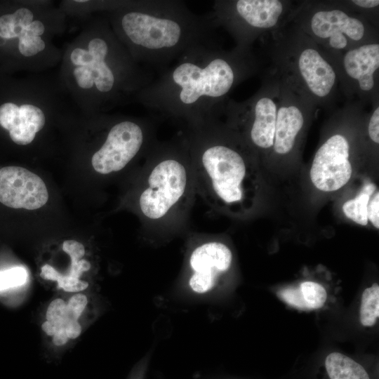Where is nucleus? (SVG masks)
Masks as SVG:
<instances>
[{
    "mask_svg": "<svg viewBox=\"0 0 379 379\" xmlns=\"http://www.w3.org/2000/svg\"><path fill=\"white\" fill-rule=\"evenodd\" d=\"M299 287L308 310L318 309L324 305L327 293L322 285L307 281L302 282Z\"/></svg>",
    "mask_w": 379,
    "mask_h": 379,
    "instance_id": "nucleus-19",
    "label": "nucleus"
},
{
    "mask_svg": "<svg viewBox=\"0 0 379 379\" xmlns=\"http://www.w3.org/2000/svg\"><path fill=\"white\" fill-rule=\"evenodd\" d=\"M69 338L67 335L64 326L59 329L53 335V342L55 345L60 346L67 343Z\"/></svg>",
    "mask_w": 379,
    "mask_h": 379,
    "instance_id": "nucleus-34",
    "label": "nucleus"
},
{
    "mask_svg": "<svg viewBox=\"0 0 379 379\" xmlns=\"http://www.w3.org/2000/svg\"><path fill=\"white\" fill-rule=\"evenodd\" d=\"M347 3L354 6L353 8H359L360 10H371L375 9L379 6L378 0H352L349 1Z\"/></svg>",
    "mask_w": 379,
    "mask_h": 379,
    "instance_id": "nucleus-32",
    "label": "nucleus"
},
{
    "mask_svg": "<svg viewBox=\"0 0 379 379\" xmlns=\"http://www.w3.org/2000/svg\"><path fill=\"white\" fill-rule=\"evenodd\" d=\"M368 220L371 221L373 225L379 228V194L376 192L373 199L369 201L367 207Z\"/></svg>",
    "mask_w": 379,
    "mask_h": 379,
    "instance_id": "nucleus-29",
    "label": "nucleus"
},
{
    "mask_svg": "<svg viewBox=\"0 0 379 379\" xmlns=\"http://www.w3.org/2000/svg\"><path fill=\"white\" fill-rule=\"evenodd\" d=\"M75 1L79 2V3H82V2H86L88 1H86V0H76Z\"/></svg>",
    "mask_w": 379,
    "mask_h": 379,
    "instance_id": "nucleus-36",
    "label": "nucleus"
},
{
    "mask_svg": "<svg viewBox=\"0 0 379 379\" xmlns=\"http://www.w3.org/2000/svg\"><path fill=\"white\" fill-rule=\"evenodd\" d=\"M32 12L20 8L12 14L0 17V37L10 39L18 38L22 31L33 21Z\"/></svg>",
    "mask_w": 379,
    "mask_h": 379,
    "instance_id": "nucleus-15",
    "label": "nucleus"
},
{
    "mask_svg": "<svg viewBox=\"0 0 379 379\" xmlns=\"http://www.w3.org/2000/svg\"><path fill=\"white\" fill-rule=\"evenodd\" d=\"M58 287L67 292H77L86 289L88 284L79 279L61 274L57 281Z\"/></svg>",
    "mask_w": 379,
    "mask_h": 379,
    "instance_id": "nucleus-24",
    "label": "nucleus"
},
{
    "mask_svg": "<svg viewBox=\"0 0 379 379\" xmlns=\"http://www.w3.org/2000/svg\"><path fill=\"white\" fill-rule=\"evenodd\" d=\"M88 51L93 58V62L88 67L92 73L94 84L100 93H109L115 87L114 71L106 62L109 53L108 43L103 39L97 37L88 43Z\"/></svg>",
    "mask_w": 379,
    "mask_h": 379,
    "instance_id": "nucleus-14",
    "label": "nucleus"
},
{
    "mask_svg": "<svg viewBox=\"0 0 379 379\" xmlns=\"http://www.w3.org/2000/svg\"><path fill=\"white\" fill-rule=\"evenodd\" d=\"M373 109L368 123V133L370 139L375 144L379 143V105H373Z\"/></svg>",
    "mask_w": 379,
    "mask_h": 379,
    "instance_id": "nucleus-26",
    "label": "nucleus"
},
{
    "mask_svg": "<svg viewBox=\"0 0 379 379\" xmlns=\"http://www.w3.org/2000/svg\"><path fill=\"white\" fill-rule=\"evenodd\" d=\"M364 13L325 4L302 5L287 20L335 57L363 44L376 42V30Z\"/></svg>",
    "mask_w": 379,
    "mask_h": 379,
    "instance_id": "nucleus-6",
    "label": "nucleus"
},
{
    "mask_svg": "<svg viewBox=\"0 0 379 379\" xmlns=\"http://www.w3.org/2000/svg\"><path fill=\"white\" fill-rule=\"evenodd\" d=\"M44 29L41 21L33 20L22 31L18 37V49L22 55L30 57L44 49L45 42L40 37Z\"/></svg>",
    "mask_w": 379,
    "mask_h": 379,
    "instance_id": "nucleus-17",
    "label": "nucleus"
},
{
    "mask_svg": "<svg viewBox=\"0 0 379 379\" xmlns=\"http://www.w3.org/2000/svg\"><path fill=\"white\" fill-rule=\"evenodd\" d=\"M232 262V253L224 243L205 239L194 246L189 255V267L192 274L190 288L198 293H204L214 287L220 277L227 272Z\"/></svg>",
    "mask_w": 379,
    "mask_h": 379,
    "instance_id": "nucleus-11",
    "label": "nucleus"
},
{
    "mask_svg": "<svg viewBox=\"0 0 379 379\" xmlns=\"http://www.w3.org/2000/svg\"><path fill=\"white\" fill-rule=\"evenodd\" d=\"M91 264L88 261L84 259H71V267L69 277L79 279L84 272L89 270Z\"/></svg>",
    "mask_w": 379,
    "mask_h": 379,
    "instance_id": "nucleus-30",
    "label": "nucleus"
},
{
    "mask_svg": "<svg viewBox=\"0 0 379 379\" xmlns=\"http://www.w3.org/2000/svg\"><path fill=\"white\" fill-rule=\"evenodd\" d=\"M135 195V207L149 235L168 236L185 230L197 192L184 133L153 146Z\"/></svg>",
    "mask_w": 379,
    "mask_h": 379,
    "instance_id": "nucleus-3",
    "label": "nucleus"
},
{
    "mask_svg": "<svg viewBox=\"0 0 379 379\" xmlns=\"http://www.w3.org/2000/svg\"><path fill=\"white\" fill-rule=\"evenodd\" d=\"M290 5L280 0L215 1L211 14L237 46L251 48L259 36L263 38L283 25L291 11Z\"/></svg>",
    "mask_w": 379,
    "mask_h": 379,
    "instance_id": "nucleus-7",
    "label": "nucleus"
},
{
    "mask_svg": "<svg viewBox=\"0 0 379 379\" xmlns=\"http://www.w3.org/2000/svg\"><path fill=\"white\" fill-rule=\"evenodd\" d=\"M45 121L44 112L36 106L25 104L18 107L12 102L0 106V126L9 131L10 138L18 145L32 142Z\"/></svg>",
    "mask_w": 379,
    "mask_h": 379,
    "instance_id": "nucleus-13",
    "label": "nucleus"
},
{
    "mask_svg": "<svg viewBox=\"0 0 379 379\" xmlns=\"http://www.w3.org/2000/svg\"><path fill=\"white\" fill-rule=\"evenodd\" d=\"M70 60L77 66H89L93 62V58L87 50L77 48L72 51Z\"/></svg>",
    "mask_w": 379,
    "mask_h": 379,
    "instance_id": "nucleus-27",
    "label": "nucleus"
},
{
    "mask_svg": "<svg viewBox=\"0 0 379 379\" xmlns=\"http://www.w3.org/2000/svg\"><path fill=\"white\" fill-rule=\"evenodd\" d=\"M197 194L211 208L243 213L253 203L248 145L220 114L186 128Z\"/></svg>",
    "mask_w": 379,
    "mask_h": 379,
    "instance_id": "nucleus-2",
    "label": "nucleus"
},
{
    "mask_svg": "<svg viewBox=\"0 0 379 379\" xmlns=\"http://www.w3.org/2000/svg\"><path fill=\"white\" fill-rule=\"evenodd\" d=\"M27 277L26 270L22 267L0 270V294L23 285Z\"/></svg>",
    "mask_w": 379,
    "mask_h": 379,
    "instance_id": "nucleus-20",
    "label": "nucleus"
},
{
    "mask_svg": "<svg viewBox=\"0 0 379 379\" xmlns=\"http://www.w3.org/2000/svg\"><path fill=\"white\" fill-rule=\"evenodd\" d=\"M270 36L273 70L316 108L334 110L340 84L335 57L287 20Z\"/></svg>",
    "mask_w": 379,
    "mask_h": 379,
    "instance_id": "nucleus-5",
    "label": "nucleus"
},
{
    "mask_svg": "<svg viewBox=\"0 0 379 379\" xmlns=\"http://www.w3.org/2000/svg\"><path fill=\"white\" fill-rule=\"evenodd\" d=\"M74 76L77 84L82 88H91L94 85L91 71L86 66H77L74 70Z\"/></svg>",
    "mask_w": 379,
    "mask_h": 379,
    "instance_id": "nucleus-25",
    "label": "nucleus"
},
{
    "mask_svg": "<svg viewBox=\"0 0 379 379\" xmlns=\"http://www.w3.org/2000/svg\"><path fill=\"white\" fill-rule=\"evenodd\" d=\"M88 300L85 295L76 294L66 303L67 320H77L79 318L86 306Z\"/></svg>",
    "mask_w": 379,
    "mask_h": 379,
    "instance_id": "nucleus-23",
    "label": "nucleus"
},
{
    "mask_svg": "<svg viewBox=\"0 0 379 379\" xmlns=\"http://www.w3.org/2000/svg\"><path fill=\"white\" fill-rule=\"evenodd\" d=\"M279 298L287 304L300 310H308L300 287H287L279 291Z\"/></svg>",
    "mask_w": 379,
    "mask_h": 379,
    "instance_id": "nucleus-22",
    "label": "nucleus"
},
{
    "mask_svg": "<svg viewBox=\"0 0 379 379\" xmlns=\"http://www.w3.org/2000/svg\"><path fill=\"white\" fill-rule=\"evenodd\" d=\"M48 194L40 177L20 166L0 168V202L13 208L35 210L48 201Z\"/></svg>",
    "mask_w": 379,
    "mask_h": 379,
    "instance_id": "nucleus-12",
    "label": "nucleus"
},
{
    "mask_svg": "<svg viewBox=\"0 0 379 379\" xmlns=\"http://www.w3.org/2000/svg\"><path fill=\"white\" fill-rule=\"evenodd\" d=\"M338 62L340 84L347 98L358 96L360 102H378L379 44H363L350 49L340 57Z\"/></svg>",
    "mask_w": 379,
    "mask_h": 379,
    "instance_id": "nucleus-9",
    "label": "nucleus"
},
{
    "mask_svg": "<svg viewBox=\"0 0 379 379\" xmlns=\"http://www.w3.org/2000/svg\"><path fill=\"white\" fill-rule=\"evenodd\" d=\"M379 317V286L373 284L361 295L359 311L360 322L364 326H373Z\"/></svg>",
    "mask_w": 379,
    "mask_h": 379,
    "instance_id": "nucleus-18",
    "label": "nucleus"
},
{
    "mask_svg": "<svg viewBox=\"0 0 379 379\" xmlns=\"http://www.w3.org/2000/svg\"><path fill=\"white\" fill-rule=\"evenodd\" d=\"M64 325L56 324L53 321H46L42 324V329L48 335H53Z\"/></svg>",
    "mask_w": 379,
    "mask_h": 379,
    "instance_id": "nucleus-35",
    "label": "nucleus"
},
{
    "mask_svg": "<svg viewBox=\"0 0 379 379\" xmlns=\"http://www.w3.org/2000/svg\"><path fill=\"white\" fill-rule=\"evenodd\" d=\"M41 277L46 280L58 281L61 274L52 266L46 264L41 269Z\"/></svg>",
    "mask_w": 379,
    "mask_h": 379,
    "instance_id": "nucleus-33",
    "label": "nucleus"
},
{
    "mask_svg": "<svg viewBox=\"0 0 379 379\" xmlns=\"http://www.w3.org/2000/svg\"><path fill=\"white\" fill-rule=\"evenodd\" d=\"M47 321L64 325L67 321L66 302L60 298L53 300L46 311Z\"/></svg>",
    "mask_w": 379,
    "mask_h": 379,
    "instance_id": "nucleus-21",
    "label": "nucleus"
},
{
    "mask_svg": "<svg viewBox=\"0 0 379 379\" xmlns=\"http://www.w3.org/2000/svg\"><path fill=\"white\" fill-rule=\"evenodd\" d=\"M121 30L142 65L156 74L182 53L215 41L218 27L212 14L192 12L182 1H144L123 14Z\"/></svg>",
    "mask_w": 379,
    "mask_h": 379,
    "instance_id": "nucleus-4",
    "label": "nucleus"
},
{
    "mask_svg": "<svg viewBox=\"0 0 379 379\" xmlns=\"http://www.w3.org/2000/svg\"><path fill=\"white\" fill-rule=\"evenodd\" d=\"M375 190V185L367 183L354 199L347 201L343 206V211L346 217L359 225H366L368 220L367 207L370 196Z\"/></svg>",
    "mask_w": 379,
    "mask_h": 379,
    "instance_id": "nucleus-16",
    "label": "nucleus"
},
{
    "mask_svg": "<svg viewBox=\"0 0 379 379\" xmlns=\"http://www.w3.org/2000/svg\"><path fill=\"white\" fill-rule=\"evenodd\" d=\"M64 328L67 337L71 339L77 338L81 332V325L77 320H67L64 324Z\"/></svg>",
    "mask_w": 379,
    "mask_h": 379,
    "instance_id": "nucleus-31",
    "label": "nucleus"
},
{
    "mask_svg": "<svg viewBox=\"0 0 379 379\" xmlns=\"http://www.w3.org/2000/svg\"><path fill=\"white\" fill-rule=\"evenodd\" d=\"M350 145L342 133L328 137L317 149L310 169V178L319 190L333 192L350 180L352 168L350 161Z\"/></svg>",
    "mask_w": 379,
    "mask_h": 379,
    "instance_id": "nucleus-10",
    "label": "nucleus"
},
{
    "mask_svg": "<svg viewBox=\"0 0 379 379\" xmlns=\"http://www.w3.org/2000/svg\"><path fill=\"white\" fill-rule=\"evenodd\" d=\"M62 249L71 259H81L85 253L84 246L75 240H66L62 245Z\"/></svg>",
    "mask_w": 379,
    "mask_h": 379,
    "instance_id": "nucleus-28",
    "label": "nucleus"
},
{
    "mask_svg": "<svg viewBox=\"0 0 379 379\" xmlns=\"http://www.w3.org/2000/svg\"><path fill=\"white\" fill-rule=\"evenodd\" d=\"M124 120L113 125L100 148L92 157L94 170L109 175L123 170L140 154H147L157 143L156 121Z\"/></svg>",
    "mask_w": 379,
    "mask_h": 379,
    "instance_id": "nucleus-8",
    "label": "nucleus"
},
{
    "mask_svg": "<svg viewBox=\"0 0 379 379\" xmlns=\"http://www.w3.org/2000/svg\"><path fill=\"white\" fill-rule=\"evenodd\" d=\"M258 67L251 48L225 50L215 41L199 44L157 72L138 98L152 117L196 128L215 117L232 89Z\"/></svg>",
    "mask_w": 379,
    "mask_h": 379,
    "instance_id": "nucleus-1",
    "label": "nucleus"
}]
</instances>
